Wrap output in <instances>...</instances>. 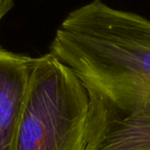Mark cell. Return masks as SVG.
Listing matches in <instances>:
<instances>
[{"label":"cell","instance_id":"277c9868","mask_svg":"<svg viewBox=\"0 0 150 150\" xmlns=\"http://www.w3.org/2000/svg\"><path fill=\"white\" fill-rule=\"evenodd\" d=\"M13 6V0H0V21Z\"/></svg>","mask_w":150,"mask_h":150},{"label":"cell","instance_id":"3957f363","mask_svg":"<svg viewBox=\"0 0 150 150\" xmlns=\"http://www.w3.org/2000/svg\"><path fill=\"white\" fill-rule=\"evenodd\" d=\"M35 59L0 46V150H15Z\"/></svg>","mask_w":150,"mask_h":150},{"label":"cell","instance_id":"7a4b0ae2","mask_svg":"<svg viewBox=\"0 0 150 150\" xmlns=\"http://www.w3.org/2000/svg\"><path fill=\"white\" fill-rule=\"evenodd\" d=\"M88 91L50 52L35 57L15 150H88Z\"/></svg>","mask_w":150,"mask_h":150},{"label":"cell","instance_id":"6da1fadb","mask_svg":"<svg viewBox=\"0 0 150 150\" xmlns=\"http://www.w3.org/2000/svg\"><path fill=\"white\" fill-rule=\"evenodd\" d=\"M50 50L88 91V150H150V20L93 0L67 14Z\"/></svg>","mask_w":150,"mask_h":150}]
</instances>
